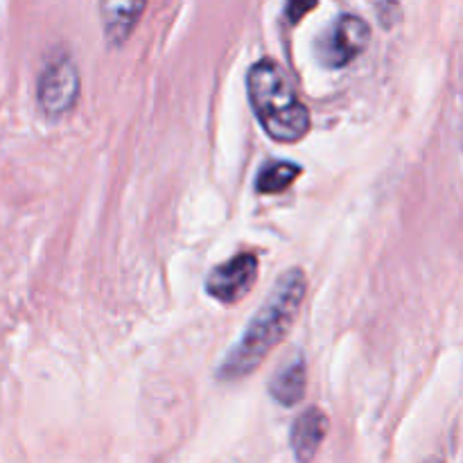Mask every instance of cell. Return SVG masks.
Masks as SVG:
<instances>
[{"label":"cell","instance_id":"8fae6325","mask_svg":"<svg viewBox=\"0 0 463 463\" xmlns=\"http://www.w3.org/2000/svg\"><path fill=\"white\" fill-rule=\"evenodd\" d=\"M425 463H443V459H439V457H432V459H428Z\"/></svg>","mask_w":463,"mask_h":463},{"label":"cell","instance_id":"277c9868","mask_svg":"<svg viewBox=\"0 0 463 463\" xmlns=\"http://www.w3.org/2000/svg\"><path fill=\"white\" fill-rule=\"evenodd\" d=\"M81 80L75 61L68 54H57L50 59L48 66L43 68L36 86V99L43 109L45 116L61 118L75 107L80 98Z\"/></svg>","mask_w":463,"mask_h":463},{"label":"cell","instance_id":"30bf717a","mask_svg":"<svg viewBox=\"0 0 463 463\" xmlns=\"http://www.w3.org/2000/svg\"><path fill=\"white\" fill-rule=\"evenodd\" d=\"M315 7H317V3H292L288 7V18L292 23H298L307 12H312Z\"/></svg>","mask_w":463,"mask_h":463},{"label":"cell","instance_id":"8992f818","mask_svg":"<svg viewBox=\"0 0 463 463\" xmlns=\"http://www.w3.org/2000/svg\"><path fill=\"white\" fill-rule=\"evenodd\" d=\"M330 420L319 407H310L303 411L292 425L289 432V443H292L294 457L298 463H312V459L319 452L321 443H324L326 434H328Z\"/></svg>","mask_w":463,"mask_h":463},{"label":"cell","instance_id":"9c48e42d","mask_svg":"<svg viewBox=\"0 0 463 463\" xmlns=\"http://www.w3.org/2000/svg\"><path fill=\"white\" fill-rule=\"evenodd\" d=\"M303 175V167L289 161H271L260 167L256 176L258 194H279L288 190L298 176Z\"/></svg>","mask_w":463,"mask_h":463},{"label":"cell","instance_id":"7a4b0ae2","mask_svg":"<svg viewBox=\"0 0 463 463\" xmlns=\"http://www.w3.org/2000/svg\"><path fill=\"white\" fill-rule=\"evenodd\" d=\"M253 113L269 138L298 143L310 131V111L297 98L283 68L274 59H260L247 75Z\"/></svg>","mask_w":463,"mask_h":463},{"label":"cell","instance_id":"6da1fadb","mask_svg":"<svg viewBox=\"0 0 463 463\" xmlns=\"http://www.w3.org/2000/svg\"><path fill=\"white\" fill-rule=\"evenodd\" d=\"M307 279L303 269H289L276 280L274 289L269 292L260 310L249 321L247 330L235 344L233 351L224 357L220 371V380L224 383H238L249 378L260 369L265 357L283 342L292 330L298 312H301L303 298H306Z\"/></svg>","mask_w":463,"mask_h":463},{"label":"cell","instance_id":"52a82bcc","mask_svg":"<svg viewBox=\"0 0 463 463\" xmlns=\"http://www.w3.org/2000/svg\"><path fill=\"white\" fill-rule=\"evenodd\" d=\"M145 12V3H104L102 14L104 34L113 45H122L131 36Z\"/></svg>","mask_w":463,"mask_h":463},{"label":"cell","instance_id":"3957f363","mask_svg":"<svg viewBox=\"0 0 463 463\" xmlns=\"http://www.w3.org/2000/svg\"><path fill=\"white\" fill-rule=\"evenodd\" d=\"M369 41V23L355 14H342L317 41V57L326 68H344L364 52Z\"/></svg>","mask_w":463,"mask_h":463},{"label":"cell","instance_id":"5b68a950","mask_svg":"<svg viewBox=\"0 0 463 463\" xmlns=\"http://www.w3.org/2000/svg\"><path fill=\"white\" fill-rule=\"evenodd\" d=\"M258 269L260 260L256 253H238L208 274L206 292L224 306H238L256 285Z\"/></svg>","mask_w":463,"mask_h":463},{"label":"cell","instance_id":"ba28073f","mask_svg":"<svg viewBox=\"0 0 463 463\" xmlns=\"http://www.w3.org/2000/svg\"><path fill=\"white\" fill-rule=\"evenodd\" d=\"M307 389V366L303 357L279 369L269 383V393L283 407H294L303 401Z\"/></svg>","mask_w":463,"mask_h":463}]
</instances>
